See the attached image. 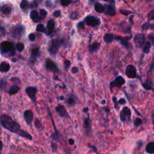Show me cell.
I'll use <instances>...</instances> for the list:
<instances>
[{"label":"cell","instance_id":"cell-1","mask_svg":"<svg viewBox=\"0 0 154 154\" xmlns=\"http://www.w3.org/2000/svg\"><path fill=\"white\" fill-rule=\"evenodd\" d=\"M1 124L3 128L6 129L8 131L13 133L17 134L19 136L27 138L29 140H32V137L31 136V135L22 130L20 125L17 123L14 122V120H12V119L6 114H2L1 116Z\"/></svg>","mask_w":154,"mask_h":154},{"label":"cell","instance_id":"cell-2","mask_svg":"<svg viewBox=\"0 0 154 154\" xmlns=\"http://www.w3.org/2000/svg\"><path fill=\"white\" fill-rule=\"evenodd\" d=\"M15 49L14 45L11 42H3L1 43V53L2 55L10 53L11 56H14L15 54Z\"/></svg>","mask_w":154,"mask_h":154},{"label":"cell","instance_id":"cell-3","mask_svg":"<svg viewBox=\"0 0 154 154\" xmlns=\"http://www.w3.org/2000/svg\"><path fill=\"white\" fill-rule=\"evenodd\" d=\"M63 43H64V40H63V39L62 40H60V39L53 40V41L50 42L49 49H48L50 54L52 55V56L56 55L59 49V48L63 44Z\"/></svg>","mask_w":154,"mask_h":154},{"label":"cell","instance_id":"cell-4","mask_svg":"<svg viewBox=\"0 0 154 154\" xmlns=\"http://www.w3.org/2000/svg\"><path fill=\"white\" fill-rule=\"evenodd\" d=\"M24 32H25V26L23 25H17L12 28L11 31V35L14 39L19 40L22 38Z\"/></svg>","mask_w":154,"mask_h":154},{"label":"cell","instance_id":"cell-5","mask_svg":"<svg viewBox=\"0 0 154 154\" xmlns=\"http://www.w3.org/2000/svg\"><path fill=\"white\" fill-rule=\"evenodd\" d=\"M131 111L129 108L127 107H125L123 108V109L120 112V114H119V118H120V120L122 122H129L130 119H131Z\"/></svg>","mask_w":154,"mask_h":154},{"label":"cell","instance_id":"cell-6","mask_svg":"<svg viewBox=\"0 0 154 154\" xmlns=\"http://www.w3.org/2000/svg\"><path fill=\"white\" fill-rule=\"evenodd\" d=\"M134 42L135 44L136 45L137 48H141L143 46H144V43H145V36L144 34H137L134 38Z\"/></svg>","mask_w":154,"mask_h":154},{"label":"cell","instance_id":"cell-7","mask_svg":"<svg viewBox=\"0 0 154 154\" xmlns=\"http://www.w3.org/2000/svg\"><path fill=\"white\" fill-rule=\"evenodd\" d=\"M84 22H85L88 26L94 27V26H98V24H99L100 20H99L98 18H97V17H94V16L89 15V16H87V17L84 19Z\"/></svg>","mask_w":154,"mask_h":154},{"label":"cell","instance_id":"cell-8","mask_svg":"<svg viewBox=\"0 0 154 154\" xmlns=\"http://www.w3.org/2000/svg\"><path fill=\"white\" fill-rule=\"evenodd\" d=\"M132 36H129V37H122V36H115V39L119 42L123 46H124L125 48H126L127 49L130 48V44H129V40H131Z\"/></svg>","mask_w":154,"mask_h":154},{"label":"cell","instance_id":"cell-9","mask_svg":"<svg viewBox=\"0 0 154 154\" xmlns=\"http://www.w3.org/2000/svg\"><path fill=\"white\" fill-rule=\"evenodd\" d=\"M125 82L126 81H125V79L122 76H118L114 79L113 81H112L110 84V88L112 90L113 87H121L123 84H125Z\"/></svg>","mask_w":154,"mask_h":154},{"label":"cell","instance_id":"cell-10","mask_svg":"<svg viewBox=\"0 0 154 154\" xmlns=\"http://www.w3.org/2000/svg\"><path fill=\"white\" fill-rule=\"evenodd\" d=\"M37 88L35 86H28L26 88V92L28 96L31 98L35 104H36V93H37Z\"/></svg>","mask_w":154,"mask_h":154},{"label":"cell","instance_id":"cell-11","mask_svg":"<svg viewBox=\"0 0 154 154\" xmlns=\"http://www.w3.org/2000/svg\"><path fill=\"white\" fill-rule=\"evenodd\" d=\"M126 75L129 78H135L137 77V71L135 67L132 65H128L126 69Z\"/></svg>","mask_w":154,"mask_h":154},{"label":"cell","instance_id":"cell-12","mask_svg":"<svg viewBox=\"0 0 154 154\" xmlns=\"http://www.w3.org/2000/svg\"><path fill=\"white\" fill-rule=\"evenodd\" d=\"M45 68L48 71H58V67L56 65V63H53L50 59H47L46 63H45Z\"/></svg>","mask_w":154,"mask_h":154},{"label":"cell","instance_id":"cell-13","mask_svg":"<svg viewBox=\"0 0 154 154\" xmlns=\"http://www.w3.org/2000/svg\"><path fill=\"white\" fill-rule=\"evenodd\" d=\"M23 117H24V119H25V121L26 122V123L28 125H30L33 119V112L31 110H27L23 113Z\"/></svg>","mask_w":154,"mask_h":154},{"label":"cell","instance_id":"cell-14","mask_svg":"<svg viewBox=\"0 0 154 154\" xmlns=\"http://www.w3.org/2000/svg\"><path fill=\"white\" fill-rule=\"evenodd\" d=\"M105 14L109 16H113L115 14V6L113 5H105Z\"/></svg>","mask_w":154,"mask_h":154},{"label":"cell","instance_id":"cell-15","mask_svg":"<svg viewBox=\"0 0 154 154\" xmlns=\"http://www.w3.org/2000/svg\"><path fill=\"white\" fill-rule=\"evenodd\" d=\"M56 111L58 113V115L59 117H65L66 116V114H67L65 107L62 105H59L56 107Z\"/></svg>","mask_w":154,"mask_h":154},{"label":"cell","instance_id":"cell-16","mask_svg":"<svg viewBox=\"0 0 154 154\" xmlns=\"http://www.w3.org/2000/svg\"><path fill=\"white\" fill-rule=\"evenodd\" d=\"M30 17H31V19L34 21V22H38V21H40L43 18L41 15L38 14V11L36 10H32L31 11V13H30Z\"/></svg>","mask_w":154,"mask_h":154},{"label":"cell","instance_id":"cell-17","mask_svg":"<svg viewBox=\"0 0 154 154\" xmlns=\"http://www.w3.org/2000/svg\"><path fill=\"white\" fill-rule=\"evenodd\" d=\"M99 48H100V43H98V42H95V43L92 44L91 45H90V48H89L90 53H96V51H98Z\"/></svg>","mask_w":154,"mask_h":154},{"label":"cell","instance_id":"cell-18","mask_svg":"<svg viewBox=\"0 0 154 154\" xmlns=\"http://www.w3.org/2000/svg\"><path fill=\"white\" fill-rule=\"evenodd\" d=\"M55 27V21L53 19H50L47 24V29L48 30V34H51Z\"/></svg>","mask_w":154,"mask_h":154},{"label":"cell","instance_id":"cell-19","mask_svg":"<svg viewBox=\"0 0 154 154\" xmlns=\"http://www.w3.org/2000/svg\"><path fill=\"white\" fill-rule=\"evenodd\" d=\"M94 8H95V11L98 13H105V7L104 5H102V4H100L99 2L95 3Z\"/></svg>","mask_w":154,"mask_h":154},{"label":"cell","instance_id":"cell-20","mask_svg":"<svg viewBox=\"0 0 154 154\" xmlns=\"http://www.w3.org/2000/svg\"><path fill=\"white\" fill-rule=\"evenodd\" d=\"M114 39H115V36L111 33H106L104 35V42L106 44H109V43L112 42Z\"/></svg>","mask_w":154,"mask_h":154},{"label":"cell","instance_id":"cell-21","mask_svg":"<svg viewBox=\"0 0 154 154\" xmlns=\"http://www.w3.org/2000/svg\"><path fill=\"white\" fill-rule=\"evenodd\" d=\"M39 56V48L35 47L31 50V58L32 59H37Z\"/></svg>","mask_w":154,"mask_h":154},{"label":"cell","instance_id":"cell-22","mask_svg":"<svg viewBox=\"0 0 154 154\" xmlns=\"http://www.w3.org/2000/svg\"><path fill=\"white\" fill-rule=\"evenodd\" d=\"M84 129L87 132H90L91 130V121H90V119L89 117L84 119Z\"/></svg>","mask_w":154,"mask_h":154},{"label":"cell","instance_id":"cell-23","mask_svg":"<svg viewBox=\"0 0 154 154\" xmlns=\"http://www.w3.org/2000/svg\"><path fill=\"white\" fill-rule=\"evenodd\" d=\"M10 70V65L6 62H2L0 65L1 72H7Z\"/></svg>","mask_w":154,"mask_h":154},{"label":"cell","instance_id":"cell-24","mask_svg":"<svg viewBox=\"0 0 154 154\" xmlns=\"http://www.w3.org/2000/svg\"><path fill=\"white\" fill-rule=\"evenodd\" d=\"M146 152L148 153H154V142H149L146 146Z\"/></svg>","mask_w":154,"mask_h":154},{"label":"cell","instance_id":"cell-25","mask_svg":"<svg viewBox=\"0 0 154 154\" xmlns=\"http://www.w3.org/2000/svg\"><path fill=\"white\" fill-rule=\"evenodd\" d=\"M21 90V87L19 86H17V85H13L10 89H9V93L11 94V95H14V94H16V93H17L18 91Z\"/></svg>","mask_w":154,"mask_h":154},{"label":"cell","instance_id":"cell-26","mask_svg":"<svg viewBox=\"0 0 154 154\" xmlns=\"http://www.w3.org/2000/svg\"><path fill=\"white\" fill-rule=\"evenodd\" d=\"M1 11H2V14H5V15H8V14H11V8L10 7V6H8V5H3L2 7Z\"/></svg>","mask_w":154,"mask_h":154},{"label":"cell","instance_id":"cell-27","mask_svg":"<svg viewBox=\"0 0 154 154\" xmlns=\"http://www.w3.org/2000/svg\"><path fill=\"white\" fill-rule=\"evenodd\" d=\"M21 9H23V11L25 10H27L29 8V3L28 0H22L21 2Z\"/></svg>","mask_w":154,"mask_h":154},{"label":"cell","instance_id":"cell-28","mask_svg":"<svg viewBox=\"0 0 154 154\" xmlns=\"http://www.w3.org/2000/svg\"><path fill=\"white\" fill-rule=\"evenodd\" d=\"M151 44H152V43L150 42V41L145 43V44H144V48H143V51H144V53H149L150 50V47H151Z\"/></svg>","mask_w":154,"mask_h":154},{"label":"cell","instance_id":"cell-29","mask_svg":"<svg viewBox=\"0 0 154 154\" xmlns=\"http://www.w3.org/2000/svg\"><path fill=\"white\" fill-rule=\"evenodd\" d=\"M36 30L38 32H46V28L42 24H38L36 27Z\"/></svg>","mask_w":154,"mask_h":154},{"label":"cell","instance_id":"cell-30","mask_svg":"<svg viewBox=\"0 0 154 154\" xmlns=\"http://www.w3.org/2000/svg\"><path fill=\"white\" fill-rule=\"evenodd\" d=\"M67 102H68V105L69 106H74L76 104V100H75V98L74 97H70V98H68Z\"/></svg>","mask_w":154,"mask_h":154},{"label":"cell","instance_id":"cell-31","mask_svg":"<svg viewBox=\"0 0 154 154\" xmlns=\"http://www.w3.org/2000/svg\"><path fill=\"white\" fill-rule=\"evenodd\" d=\"M16 48H17V50L19 52H22V51L24 50V44H23V43H21V42H19V43L17 44Z\"/></svg>","mask_w":154,"mask_h":154},{"label":"cell","instance_id":"cell-32","mask_svg":"<svg viewBox=\"0 0 154 154\" xmlns=\"http://www.w3.org/2000/svg\"><path fill=\"white\" fill-rule=\"evenodd\" d=\"M147 17H148V20H149V21H153L154 20V9H153L152 11H150L148 13Z\"/></svg>","mask_w":154,"mask_h":154},{"label":"cell","instance_id":"cell-33","mask_svg":"<svg viewBox=\"0 0 154 154\" xmlns=\"http://www.w3.org/2000/svg\"><path fill=\"white\" fill-rule=\"evenodd\" d=\"M141 123H142V120H141L140 118H136L135 119V121H134V125L136 127L140 126L141 125Z\"/></svg>","mask_w":154,"mask_h":154},{"label":"cell","instance_id":"cell-34","mask_svg":"<svg viewBox=\"0 0 154 154\" xmlns=\"http://www.w3.org/2000/svg\"><path fill=\"white\" fill-rule=\"evenodd\" d=\"M35 126L36 129H38L39 130H42V124H41V123H40V121L38 119H36L35 121Z\"/></svg>","mask_w":154,"mask_h":154},{"label":"cell","instance_id":"cell-35","mask_svg":"<svg viewBox=\"0 0 154 154\" xmlns=\"http://www.w3.org/2000/svg\"><path fill=\"white\" fill-rule=\"evenodd\" d=\"M70 3L71 0H61V5L64 7L69 6L70 5Z\"/></svg>","mask_w":154,"mask_h":154},{"label":"cell","instance_id":"cell-36","mask_svg":"<svg viewBox=\"0 0 154 154\" xmlns=\"http://www.w3.org/2000/svg\"><path fill=\"white\" fill-rule=\"evenodd\" d=\"M150 24L149 22L144 23L141 26V28H142L143 30H147L148 29H150Z\"/></svg>","mask_w":154,"mask_h":154},{"label":"cell","instance_id":"cell-37","mask_svg":"<svg viewBox=\"0 0 154 154\" xmlns=\"http://www.w3.org/2000/svg\"><path fill=\"white\" fill-rule=\"evenodd\" d=\"M119 12H120V14H123L125 16H127L128 14H132V11H126V10H123V9H120L119 10Z\"/></svg>","mask_w":154,"mask_h":154},{"label":"cell","instance_id":"cell-38","mask_svg":"<svg viewBox=\"0 0 154 154\" xmlns=\"http://www.w3.org/2000/svg\"><path fill=\"white\" fill-rule=\"evenodd\" d=\"M142 86L146 89V90H153V88H152V86H151V85L150 84H148L147 82H145V83H142Z\"/></svg>","mask_w":154,"mask_h":154},{"label":"cell","instance_id":"cell-39","mask_svg":"<svg viewBox=\"0 0 154 154\" xmlns=\"http://www.w3.org/2000/svg\"><path fill=\"white\" fill-rule=\"evenodd\" d=\"M113 103H114V107H115V108H116V110H119V103H118V102H117V98L115 97V96H113Z\"/></svg>","mask_w":154,"mask_h":154},{"label":"cell","instance_id":"cell-40","mask_svg":"<svg viewBox=\"0 0 154 154\" xmlns=\"http://www.w3.org/2000/svg\"><path fill=\"white\" fill-rule=\"evenodd\" d=\"M70 18L72 19V20H76V19H77L78 18V14H77V12H76V11L72 12L70 14Z\"/></svg>","mask_w":154,"mask_h":154},{"label":"cell","instance_id":"cell-41","mask_svg":"<svg viewBox=\"0 0 154 154\" xmlns=\"http://www.w3.org/2000/svg\"><path fill=\"white\" fill-rule=\"evenodd\" d=\"M39 14H40V15H41L42 17L44 18V17H45L47 16L48 12H47V11H46V10H44V9H41V10H40Z\"/></svg>","mask_w":154,"mask_h":154},{"label":"cell","instance_id":"cell-42","mask_svg":"<svg viewBox=\"0 0 154 154\" xmlns=\"http://www.w3.org/2000/svg\"><path fill=\"white\" fill-rule=\"evenodd\" d=\"M38 5H39V4H38V2H36L35 1H33V2L29 5V8H35L38 7Z\"/></svg>","mask_w":154,"mask_h":154},{"label":"cell","instance_id":"cell-43","mask_svg":"<svg viewBox=\"0 0 154 154\" xmlns=\"http://www.w3.org/2000/svg\"><path fill=\"white\" fill-rule=\"evenodd\" d=\"M148 39L149 41L151 42L152 44H154V34L153 33H150L148 35Z\"/></svg>","mask_w":154,"mask_h":154},{"label":"cell","instance_id":"cell-44","mask_svg":"<svg viewBox=\"0 0 154 154\" xmlns=\"http://www.w3.org/2000/svg\"><path fill=\"white\" fill-rule=\"evenodd\" d=\"M77 28L79 29H84V21H81L77 24Z\"/></svg>","mask_w":154,"mask_h":154},{"label":"cell","instance_id":"cell-45","mask_svg":"<svg viewBox=\"0 0 154 154\" xmlns=\"http://www.w3.org/2000/svg\"><path fill=\"white\" fill-rule=\"evenodd\" d=\"M29 41H31V42H34V41L35 40V34L32 33V34H30V35H29Z\"/></svg>","mask_w":154,"mask_h":154},{"label":"cell","instance_id":"cell-46","mask_svg":"<svg viewBox=\"0 0 154 154\" xmlns=\"http://www.w3.org/2000/svg\"><path fill=\"white\" fill-rule=\"evenodd\" d=\"M70 65H71V63L69 60H65V66L66 69H69V68L70 67Z\"/></svg>","mask_w":154,"mask_h":154},{"label":"cell","instance_id":"cell-47","mask_svg":"<svg viewBox=\"0 0 154 154\" xmlns=\"http://www.w3.org/2000/svg\"><path fill=\"white\" fill-rule=\"evenodd\" d=\"M118 103L119 105H125L126 103V101L125 100V98H121L118 101Z\"/></svg>","mask_w":154,"mask_h":154},{"label":"cell","instance_id":"cell-48","mask_svg":"<svg viewBox=\"0 0 154 154\" xmlns=\"http://www.w3.org/2000/svg\"><path fill=\"white\" fill-rule=\"evenodd\" d=\"M71 72L73 74H77V72H78V68H77V67H73L71 69Z\"/></svg>","mask_w":154,"mask_h":154},{"label":"cell","instance_id":"cell-49","mask_svg":"<svg viewBox=\"0 0 154 154\" xmlns=\"http://www.w3.org/2000/svg\"><path fill=\"white\" fill-rule=\"evenodd\" d=\"M53 15H54L55 17H59V16L61 15V12H60V11H54Z\"/></svg>","mask_w":154,"mask_h":154},{"label":"cell","instance_id":"cell-50","mask_svg":"<svg viewBox=\"0 0 154 154\" xmlns=\"http://www.w3.org/2000/svg\"><path fill=\"white\" fill-rule=\"evenodd\" d=\"M11 81L12 82L15 81V83H18V82H19V79H18L17 77H12V78L11 79Z\"/></svg>","mask_w":154,"mask_h":154},{"label":"cell","instance_id":"cell-51","mask_svg":"<svg viewBox=\"0 0 154 154\" xmlns=\"http://www.w3.org/2000/svg\"><path fill=\"white\" fill-rule=\"evenodd\" d=\"M69 144H71V145H73V144H75V140H73L72 138H70V139L69 140Z\"/></svg>","mask_w":154,"mask_h":154},{"label":"cell","instance_id":"cell-52","mask_svg":"<svg viewBox=\"0 0 154 154\" xmlns=\"http://www.w3.org/2000/svg\"><path fill=\"white\" fill-rule=\"evenodd\" d=\"M153 69H154V60L153 61V63L150 65V71H152Z\"/></svg>","mask_w":154,"mask_h":154},{"label":"cell","instance_id":"cell-53","mask_svg":"<svg viewBox=\"0 0 154 154\" xmlns=\"http://www.w3.org/2000/svg\"><path fill=\"white\" fill-rule=\"evenodd\" d=\"M129 21H130L131 24H132V23H133V15H132V16L130 17V18H129Z\"/></svg>","mask_w":154,"mask_h":154},{"label":"cell","instance_id":"cell-54","mask_svg":"<svg viewBox=\"0 0 154 154\" xmlns=\"http://www.w3.org/2000/svg\"><path fill=\"white\" fill-rule=\"evenodd\" d=\"M105 2H110V3H111V4H113L114 3V0H104Z\"/></svg>","mask_w":154,"mask_h":154},{"label":"cell","instance_id":"cell-55","mask_svg":"<svg viewBox=\"0 0 154 154\" xmlns=\"http://www.w3.org/2000/svg\"><path fill=\"white\" fill-rule=\"evenodd\" d=\"M141 145H142V142H141V141H138V147L139 149H140Z\"/></svg>","mask_w":154,"mask_h":154},{"label":"cell","instance_id":"cell-56","mask_svg":"<svg viewBox=\"0 0 154 154\" xmlns=\"http://www.w3.org/2000/svg\"><path fill=\"white\" fill-rule=\"evenodd\" d=\"M150 29H151L154 30V23L153 24H150Z\"/></svg>","mask_w":154,"mask_h":154},{"label":"cell","instance_id":"cell-57","mask_svg":"<svg viewBox=\"0 0 154 154\" xmlns=\"http://www.w3.org/2000/svg\"><path fill=\"white\" fill-rule=\"evenodd\" d=\"M88 110H89V108H84V113H86L88 111Z\"/></svg>","mask_w":154,"mask_h":154},{"label":"cell","instance_id":"cell-58","mask_svg":"<svg viewBox=\"0 0 154 154\" xmlns=\"http://www.w3.org/2000/svg\"><path fill=\"white\" fill-rule=\"evenodd\" d=\"M33 1H35V2H38V4H40V3L42 2V0H33Z\"/></svg>","mask_w":154,"mask_h":154},{"label":"cell","instance_id":"cell-59","mask_svg":"<svg viewBox=\"0 0 154 154\" xmlns=\"http://www.w3.org/2000/svg\"><path fill=\"white\" fill-rule=\"evenodd\" d=\"M102 104H103V105H105V100H103V101L102 102Z\"/></svg>","mask_w":154,"mask_h":154},{"label":"cell","instance_id":"cell-60","mask_svg":"<svg viewBox=\"0 0 154 154\" xmlns=\"http://www.w3.org/2000/svg\"><path fill=\"white\" fill-rule=\"evenodd\" d=\"M60 99H61V100H64V97H63V96H61V97H60Z\"/></svg>","mask_w":154,"mask_h":154}]
</instances>
